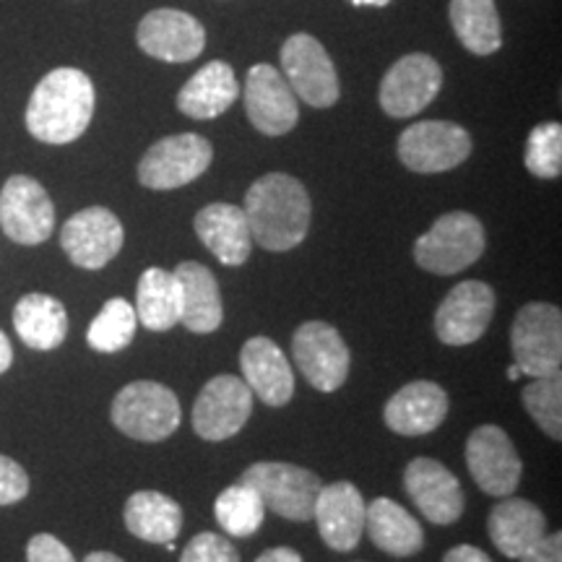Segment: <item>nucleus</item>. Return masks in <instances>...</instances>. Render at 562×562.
I'll return each mask as SVG.
<instances>
[{
	"label": "nucleus",
	"instance_id": "obj_15",
	"mask_svg": "<svg viewBox=\"0 0 562 562\" xmlns=\"http://www.w3.org/2000/svg\"><path fill=\"white\" fill-rule=\"evenodd\" d=\"M495 315V292L484 281L456 284L435 313V334L448 347H469L480 341Z\"/></svg>",
	"mask_w": 562,
	"mask_h": 562
},
{
	"label": "nucleus",
	"instance_id": "obj_34",
	"mask_svg": "<svg viewBox=\"0 0 562 562\" xmlns=\"http://www.w3.org/2000/svg\"><path fill=\"white\" fill-rule=\"evenodd\" d=\"M524 409L537 422L539 430L552 440L562 438V381L560 375L531 378L524 389Z\"/></svg>",
	"mask_w": 562,
	"mask_h": 562
},
{
	"label": "nucleus",
	"instance_id": "obj_41",
	"mask_svg": "<svg viewBox=\"0 0 562 562\" xmlns=\"http://www.w3.org/2000/svg\"><path fill=\"white\" fill-rule=\"evenodd\" d=\"M256 562H302V558L292 547H273V550H266Z\"/></svg>",
	"mask_w": 562,
	"mask_h": 562
},
{
	"label": "nucleus",
	"instance_id": "obj_38",
	"mask_svg": "<svg viewBox=\"0 0 562 562\" xmlns=\"http://www.w3.org/2000/svg\"><path fill=\"white\" fill-rule=\"evenodd\" d=\"M26 562H76L74 552L53 533H37L26 544Z\"/></svg>",
	"mask_w": 562,
	"mask_h": 562
},
{
	"label": "nucleus",
	"instance_id": "obj_4",
	"mask_svg": "<svg viewBox=\"0 0 562 562\" xmlns=\"http://www.w3.org/2000/svg\"><path fill=\"white\" fill-rule=\"evenodd\" d=\"M510 349L521 375H560L562 313L550 302H529L518 311L510 328Z\"/></svg>",
	"mask_w": 562,
	"mask_h": 562
},
{
	"label": "nucleus",
	"instance_id": "obj_13",
	"mask_svg": "<svg viewBox=\"0 0 562 562\" xmlns=\"http://www.w3.org/2000/svg\"><path fill=\"white\" fill-rule=\"evenodd\" d=\"M467 467L482 492L508 497L524 474V461L510 435L497 425H482L467 440Z\"/></svg>",
	"mask_w": 562,
	"mask_h": 562
},
{
	"label": "nucleus",
	"instance_id": "obj_30",
	"mask_svg": "<svg viewBox=\"0 0 562 562\" xmlns=\"http://www.w3.org/2000/svg\"><path fill=\"white\" fill-rule=\"evenodd\" d=\"M136 318L149 331H170L180 323V284L175 271L151 266L140 273L136 290Z\"/></svg>",
	"mask_w": 562,
	"mask_h": 562
},
{
	"label": "nucleus",
	"instance_id": "obj_7",
	"mask_svg": "<svg viewBox=\"0 0 562 562\" xmlns=\"http://www.w3.org/2000/svg\"><path fill=\"white\" fill-rule=\"evenodd\" d=\"M214 149L199 133H178L157 140L138 161V180L151 191H175L209 170Z\"/></svg>",
	"mask_w": 562,
	"mask_h": 562
},
{
	"label": "nucleus",
	"instance_id": "obj_9",
	"mask_svg": "<svg viewBox=\"0 0 562 562\" xmlns=\"http://www.w3.org/2000/svg\"><path fill=\"white\" fill-rule=\"evenodd\" d=\"M292 357L305 381L323 393L339 391L349 375V347L326 321L302 323L292 336Z\"/></svg>",
	"mask_w": 562,
	"mask_h": 562
},
{
	"label": "nucleus",
	"instance_id": "obj_39",
	"mask_svg": "<svg viewBox=\"0 0 562 562\" xmlns=\"http://www.w3.org/2000/svg\"><path fill=\"white\" fill-rule=\"evenodd\" d=\"M518 562H562V533H544L537 544H531Z\"/></svg>",
	"mask_w": 562,
	"mask_h": 562
},
{
	"label": "nucleus",
	"instance_id": "obj_5",
	"mask_svg": "<svg viewBox=\"0 0 562 562\" xmlns=\"http://www.w3.org/2000/svg\"><path fill=\"white\" fill-rule=\"evenodd\" d=\"M180 402L172 389L154 381L128 383L112 402V422L140 442L167 440L180 427Z\"/></svg>",
	"mask_w": 562,
	"mask_h": 562
},
{
	"label": "nucleus",
	"instance_id": "obj_21",
	"mask_svg": "<svg viewBox=\"0 0 562 562\" xmlns=\"http://www.w3.org/2000/svg\"><path fill=\"white\" fill-rule=\"evenodd\" d=\"M243 381L248 383L252 396L269 406H286L294 396V372L269 336H252L240 351Z\"/></svg>",
	"mask_w": 562,
	"mask_h": 562
},
{
	"label": "nucleus",
	"instance_id": "obj_22",
	"mask_svg": "<svg viewBox=\"0 0 562 562\" xmlns=\"http://www.w3.org/2000/svg\"><path fill=\"white\" fill-rule=\"evenodd\" d=\"M448 417V393L432 381H414L404 385L385 404L383 419L389 430L404 438L427 435L446 422Z\"/></svg>",
	"mask_w": 562,
	"mask_h": 562
},
{
	"label": "nucleus",
	"instance_id": "obj_6",
	"mask_svg": "<svg viewBox=\"0 0 562 562\" xmlns=\"http://www.w3.org/2000/svg\"><path fill=\"white\" fill-rule=\"evenodd\" d=\"M261 495L266 510L294 524L313 521L315 497L323 487L321 476L311 469L286 461H258L245 469L243 480Z\"/></svg>",
	"mask_w": 562,
	"mask_h": 562
},
{
	"label": "nucleus",
	"instance_id": "obj_18",
	"mask_svg": "<svg viewBox=\"0 0 562 562\" xmlns=\"http://www.w3.org/2000/svg\"><path fill=\"white\" fill-rule=\"evenodd\" d=\"M245 112L252 128L263 136H284L297 125L300 108L290 83L281 79L273 66L258 63L248 70L245 79Z\"/></svg>",
	"mask_w": 562,
	"mask_h": 562
},
{
	"label": "nucleus",
	"instance_id": "obj_28",
	"mask_svg": "<svg viewBox=\"0 0 562 562\" xmlns=\"http://www.w3.org/2000/svg\"><path fill=\"white\" fill-rule=\"evenodd\" d=\"M125 529L140 542L172 544L182 529V508L157 490L133 492L123 510Z\"/></svg>",
	"mask_w": 562,
	"mask_h": 562
},
{
	"label": "nucleus",
	"instance_id": "obj_10",
	"mask_svg": "<svg viewBox=\"0 0 562 562\" xmlns=\"http://www.w3.org/2000/svg\"><path fill=\"white\" fill-rule=\"evenodd\" d=\"M281 70L286 83L311 108H331L339 100V76L326 47L311 34H292L281 45Z\"/></svg>",
	"mask_w": 562,
	"mask_h": 562
},
{
	"label": "nucleus",
	"instance_id": "obj_11",
	"mask_svg": "<svg viewBox=\"0 0 562 562\" xmlns=\"http://www.w3.org/2000/svg\"><path fill=\"white\" fill-rule=\"evenodd\" d=\"M252 391L237 375H216L203 385L193 404V430L209 442L229 440L248 425Z\"/></svg>",
	"mask_w": 562,
	"mask_h": 562
},
{
	"label": "nucleus",
	"instance_id": "obj_23",
	"mask_svg": "<svg viewBox=\"0 0 562 562\" xmlns=\"http://www.w3.org/2000/svg\"><path fill=\"white\" fill-rule=\"evenodd\" d=\"M195 235L224 266H243L250 258L252 237L245 211L232 203H209L193 220Z\"/></svg>",
	"mask_w": 562,
	"mask_h": 562
},
{
	"label": "nucleus",
	"instance_id": "obj_40",
	"mask_svg": "<svg viewBox=\"0 0 562 562\" xmlns=\"http://www.w3.org/2000/svg\"><path fill=\"white\" fill-rule=\"evenodd\" d=\"M442 562H492V560H490L487 552L480 550V547L459 544V547H453V550L446 552Z\"/></svg>",
	"mask_w": 562,
	"mask_h": 562
},
{
	"label": "nucleus",
	"instance_id": "obj_36",
	"mask_svg": "<svg viewBox=\"0 0 562 562\" xmlns=\"http://www.w3.org/2000/svg\"><path fill=\"white\" fill-rule=\"evenodd\" d=\"M180 562H243L240 552L235 550V544L229 539L220 537L214 531H201L199 537H193L182 550Z\"/></svg>",
	"mask_w": 562,
	"mask_h": 562
},
{
	"label": "nucleus",
	"instance_id": "obj_33",
	"mask_svg": "<svg viewBox=\"0 0 562 562\" xmlns=\"http://www.w3.org/2000/svg\"><path fill=\"white\" fill-rule=\"evenodd\" d=\"M136 307L131 305L128 300L112 297L102 305V311L97 313V318L91 321L87 341L94 351H102V355H115V351H123L136 336Z\"/></svg>",
	"mask_w": 562,
	"mask_h": 562
},
{
	"label": "nucleus",
	"instance_id": "obj_29",
	"mask_svg": "<svg viewBox=\"0 0 562 562\" xmlns=\"http://www.w3.org/2000/svg\"><path fill=\"white\" fill-rule=\"evenodd\" d=\"M13 328L30 349H58L68 336L66 305L50 294H24L13 307Z\"/></svg>",
	"mask_w": 562,
	"mask_h": 562
},
{
	"label": "nucleus",
	"instance_id": "obj_26",
	"mask_svg": "<svg viewBox=\"0 0 562 562\" xmlns=\"http://www.w3.org/2000/svg\"><path fill=\"white\" fill-rule=\"evenodd\" d=\"M240 97L235 70L229 63L211 60L193 76L178 94V110L193 121H214Z\"/></svg>",
	"mask_w": 562,
	"mask_h": 562
},
{
	"label": "nucleus",
	"instance_id": "obj_20",
	"mask_svg": "<svg viewBox=\"0 0 562 562\" xmlns=\"http://www.w3.org/2000/svg\"><path fill=\"white\" fill-rule=\"evenodd\" d=\"M313 518L321 539L334 552H351L364 533V497L351 482H334L321 487Z\"/></svg>",
	"mask_w": 562,
	"mask_h": 562
},
{
	"label": "nucleus",
	"instance_id": "obj_37",
	"mask_svg": "<svg viewBox=\"0 0 562 562\" xmlns=\"http://www.w3.org/2000/svg\"><path fill=\"white\" fill-rule=\"evenodd\" d=\"M30 495V476L21 463L0 456V505H13Z\"/></svg>",
	"mask_w": 562,
	"mask_h": 562
},
{
	"label": "nucleus",
	"instance_id": "obj_45",
	"mask_svg": "<svg viewBox=\"0 0 562 562\" xmlns=\"http://www.w3.org/2000/svg\"><path fill=\"white\" fill-rule=\"evenodd\" d=\"M518 375H521V370H518L516 364H513V368H508V378H510V381H516Z\"/></svg>",
	"mask_w": 562,
	"mask_h": 562
},
{
	"label": "nucleus",
	"instance_id": "obj_14",
	"mask_svg": "<svg viewBox=\"0 0 562 562\" xmlns=\"http://www.w3.org/2000/svg\"><path fill=\"white\" fill-rule=\"evenodd\" d=\"M123 224L104 206L81 209L63 224L60 245L70 263L87 271H100L123 248Z\"/></svg>",
	"mask_w": 562,
	"mask_h": 562
},
{
	"label": "nucleus",
	"instance_id": "obj_8",
	"mask_svg": "<svg viewBox=\"0 0 562 562\" xmlns=\"http://www.w3.org/2000/svg\"><path fill=\"white\" fill-rule=\"evenodd\" d=\"M472 154V136L461 125L446 121H422L398 136V159L406 170L438 175L459 167Z\"/></svg>",
	"mask_w": 562,
	"mask_h": 562
},
{
	"label": "nucleus",
	"instance_id": "obj_3",
	"mask_svg": "<svg viewBox=\"0 0 562 562\" xmlns=\"http://www.w3.org/2000/svg\"><path fill=\"white\" fill-rule=\"evenodd\" d=\"M484 245L482 222L469 211H451L414 243V261L438 277H453L480 261Z\"/></svg>",
	"mask_w": 562,
	"mask_h": 562
},
{
	"label": "nucleus",
	"instance_id": "obj_27",
	"mask_svg": "<svg viewBox=\"0 0 562 562\" xmlns=\"http://www.w3.org/2000/svg\"><path fill=\"white\" fill-rule=\"evenodd\" d=\"M364 531L378 550L393 558H412L425 547V531L417 518L391 497H375L364 505Z\"/></svg>",
	"mask_w": 562,
	"mask_h": 562
},
{
	"label": "nucleus",
	"instance_id": "obj_25",
	"mask_svg": "<svg viewBox=\"0 0 562 562\" xmlns=\"http://www.w3.org/2000/svg\"><path fill=\"white\" fill-rule=\"evenodd\" d=\"M487 531L497 552L518 560L531 544H537L544 537L547 518L533 503L508 495L490 510Z\"/></svg>",
	"mask_w": 562,
	"mask_h": 562
},
{
	"label": "nucleus",
	"instance_id": "obj_44",
	"mask_svg": "<svg viewBox=\"0 0 562 562\" xmlns=\"http://www.w3.org/2000/svg\"><path fill=\"white\" fill-rule=\"evenodd\" d=\"M351 5H357V9H360V5H375V9H383V5H389L391 0H349Z\"/></svg>",
	"mask_w": 562,
	"mask_h": 562
},
{
	"label": "nucleus",
	"instance_id": "obj_42",
	"mask_svg": "<svg viewBox=\"0 0 562 562\" xmlns=\"http://www.w3.org/2000/svg\"><path fill=\"white\" fill-rule=\"evenodd\" d=\"M11 362H13V347H11L9 336L0 331V375L11 368Z\"/></svg>",
	"mask_w": 562,
	"mask_h": 562
},
{
	"label": "nucleus",
	"instance_id": "obj_1",
	"mask_svg": "<svg viewBox=\"0 0 562 562\" xmlns=\"http://www.w3.org/2000/svg\"><path fill=\"white\" fill-rule=\"evenodd\" d=\"M243 211L252 243L271 252L297 248L311 229V195L297 178L284 172L252 182Z\"/></svg>",
	"mask_w": 562,
	"mask_h": 562
},
{
	"label": "nucleus",
	"instance_id": "obj_2",
	"mask_svg": "<svg viewBox=\"0 0 562 562\" xmlns=\"http://www.w3.org/2000/svg\"><path fill=\"white\" fill-rule=\"evenodd\" d=\"M94 83L79 68H55L26 104V131L42 144L63 146L83 136L94 117Z\"/></svg>",
	"mask_w": 562,
	"mask_h": 562
},
{
	"label": "nucleus",
	"instance_id": "obj_35",
	"mask_svg": "<svg viewBox=\"0 0 562 562\" xmlns=\"http://www.w3.org/2000/svg\"><path fill=\"white\" fill-rule=\"evenodd\" d=\"M526 170L542 180H554L562 172V125L542 123L526 140Z\"/></svg>",
	"mask_w": 562,
	"mask_h": 562
},
{
	"label": "nucleus",
	"instance_id": "obj_32",
	"mask_svg": "<svg viewBox=\"0 0 562 562\" xmlns=\"http://www.w3.org/2000/svg\"><path fill=\"white\" fill-rule=\"evenodd\" d=\"M216 521L229 537H252L263 526L266 505L250 484L237 482L229 484L227 490L216 497L214 503Z\"/></svg>",
	"mask_w": 562,
	"mask_h": 562
},
{
	"label": "nucleus",
	"instance_id": "obj_19",
	"mask_svg": "<svg viewBox=\"0 0 562 562\" xmlns=\"http://www.w3.org/2000/svg\"><path fill=\"white\" fill-rule=\"evenodd\" d=\"M138 47L151 58L165 63L195 60L206 47L201 21L178 9H157L146 13L138 24Z\"/></svg>",
	"mask_w": 562,
	"mask_h": 562
},
{
	"label": "nucleus",
	"instance_id": "obj_24",
	"mask_svg": "<svg viewBox=\"0 0 562 562\" xmlns=\"http://www.w3.org/2000/svg\"><path fill=\"white\" fill-rule=\"evenodd\" d=\"M180 284V323L193 334H214L224 321L216 277L203 263L186 261L175 269Z\"/></svg>",
	"mask_w": 562,
	"mask_h": 562
},
{
	"label": "nucleus",
	"instance_id": "obj_16",
	"mask_svg": "<svg viewBox=\"0 0 562 562\" xmlns=\"http://www.w3.org/2000/svg\"><path fill=\"white\" fill-rule=\"evenodd\" d=\"M442 68L425 53L404 55L381 81V108L391 117H412L440 94Z\"/></svg>",
	"mask_w": 562,
	"mask_h": 562
},
{
	"label": "nucleus",
	"instance_id": "obj_43",
	"mask_svg": "<svg viewBox=\"0 0 562 562\" xmlns=\"http://www.w3.org/2000/svg\"><path fill=\"white\" fill-rule=\"evenodd\" d=\"M83 562H125V560H121L117 554H112V552H91V554H87V560Z\"/></svg>",
	"mask_w": 562,
	"mask_h": 562
},
{
	"label": "nucleus",
	"instance_id": "obj_17",
	"mask_svg": "<svg viewBox=\"0 0 562 562\" xmlns=\"http://www.w3.org/2000/svg\"><path fill=\"white\" fill-rule=\"evenodd\" d=\"M404 487L430 524L451 526L459 521L467 508L459 476L446 463L435 459H425V456L414 459L404 472Z\"/></svg>",
	"mask_w": 562,
	"mask_h": 562
},
{
	"label": "nucleus",
	"instance_id": "obj_12",
	"mask_svg": "<svg viewBox=\"0 0 562 562\" xmlns=\"http://www.w3.org/2000/svg\"><path fill=\"white\" fill-rule=\"evenodd\" d=\"M0 227L19 245H40L55 229V206L30 175H13L0 191Z\"/></svg>",
	"mask_w": 562,
	"mask_h": 562
},
{
	"label": "nucleus",
	"instance_id": "obj_31",
	"mask_svg": "<svg viewBox=\"0 0 562 562\" xmlns=\"http://www.w3.org/2000/svg\"><path fill=\"white\" fill-rule=\"evenodd\" d=\"M451 24L469 53L492 55L503 47V24L495 0H451Z\"/></svg>",
	"mask_w": 562,
	"mask_h": 562
}]
</instances>
